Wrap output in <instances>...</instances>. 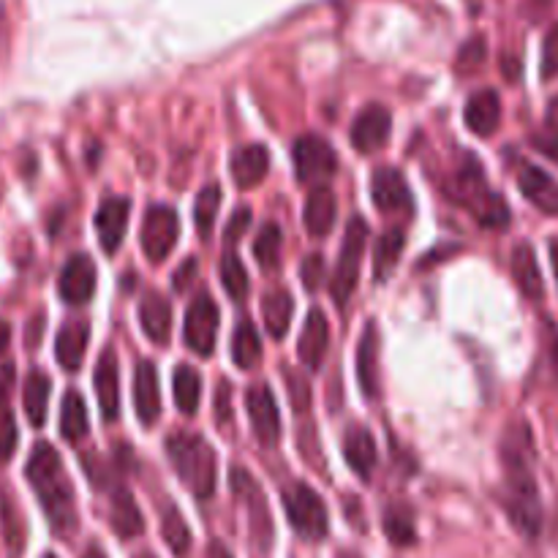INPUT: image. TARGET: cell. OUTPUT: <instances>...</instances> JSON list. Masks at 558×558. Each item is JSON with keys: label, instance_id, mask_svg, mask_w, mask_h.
Returning <instances> with one entry per match:
<instances>
[{"label": "cell", "instance_id": "680465c9", "mask_svg": "<svg viewBox=\"0 0 558 558\" xmlns=\"http://www.w3.org/2000/svg\"><path fill=\"white\" fill-rule=\"evenodd\" d=\"M41 558H58V556H54V554H44Z\"/></svg>", "mask_w": 558, "mask_h": 558}, {"label": "cell", "instance_id": "ffe728a7", "mask_svg": "<svg viewBox=\"0 0 558 558\" xmlns=\"http://www.w3.org/2000/svg\"><path fill=\"white\" fill-rule=\"evenodd\" d=\"M229 169H232L234 185L248 191L267 178V169H270V153H267L265 145H245L232 153V158H229Z\"/></svg>", "mask_w": 558, "mask_h": 558}, {"label": "cell", "instance_id": "277c9868", "mask_svg": "<svg viewBox=\"0 0 558 558\" xmlns=\"http://www.w3.org/2000/svg\"><path fill=\"white\" fill-rule=\"evenodd\" d=\"M169 463L178 472L180 483L196 496V499H210L216 494L218 483V458L216 450L202 439L199 434H189V430H174L167 441Z\"/></svg>", "mask_w": 558, "mask_h": 558}, {"label": "cell", "instance_id": "9a60e30c", "mask_svg": "<svg viewBox=\"0 0 558 558\" xmlns=\"http://www.w3.org/2000/svg\"><path fill=\"white\" fill-rule=\"evenodd\" d=\"M129 216H131V199L125 196H109L98 205L96 213V232H98V243L107 254H114L123 243L125 227H129Z\"/></svg>", "mask_w": 558, "mask_h": 558}, {"label": "cell", "instance_id": "681fc988", "mask_svg": "<svg viewBox=\"0 0 558 558\" xmlns=\"http://www.w3.org/2000/svg\"><path fill=\"white\" fill-rule=\"evenodd\" d=\"M213 414H216L218 423H227L229 420V381L221 379V387H218V396L213 401Z\"/></svg>", "mask_w": 558, "mask_h": 558}, {"label": "cell", "instance_id": "ab89813d", "mask_svg": "<svg viewBox=\"0 0 558 558\" xmlns=\"http://www.w3.org/2000/svg\"><path fill=\"white\" fill-rule=\"evenodd\" d=\"M161 534H163V539H167L169 548H172L178 556H183L185 550H189L191 532H189V526H185L183 515H180L174 507H167V510H163Z\"/></svg>", "mask_w": 558, "mask_h": 558}, {"label": "cell", "instance_id": "cb8c5ba5", "mask_svg": "<svg viewBox=\"0 0 558 558\" xmlns=\"http://www.w3.org/2000/svg\"><path fill=\"white\" fill-rule=\"evenodd\" d=\"M518 185H521L523 196H526L534 207H539V210L548 213V216H558V183L548 172L526 163V167L521 169V174H518Z\"/></svg>", "mask_w": 558, "mask_h": 558}, {"label": "cell", "instance_id": "9f6ffc18", "mask_svg": "<svg viewBox=\"0 0 558 558\" xmlns=\"http://www.w3.org/2000/svg\"><path fill=\"white\" fill-rule=\"evenodd\" d=\"M336 558H363L360 554H354V550H341Z\"/></svg>", "mask_w": 558, "mask_h": 558}, {"label": "cell", "instance_id": "e575fe53", "mask_svg": "<svg viewBox=\"0 0 558 558\" xmlns=\"http://www.w3.org/2000/svg\"><path fill=\"white\" fill-rule=\"evenodd\" d=\"M172 385H174V401H178V409L185 414V417H194L202 401L199 371H194L191 365H178Z\"/></svg>", "mask_w": 558, "mask_h": 558}, {"label": "cell", "instance_id": "d6a6232c", "mask_svg": "<svg viewBox=\"0 0 558 558\" xmlns=\"http://www.w3.org/2000/svg\"><path fill=\"white\" fill-rule=\"evenodd\" d=\"M60 436L71 441V445H76V441L87 436V409L76 390L65 392L63 407H60Z\"/></svg>", "mask_w": 558, "mask_h": 558}, {"label": "cell", "instance_id": "2e32d148", "mask_svg": "<svg viewBox=\"0 0 558 558\" xmlns=\"http://www.w3.org/2000/svg\"><path fill=\"white\" fill-rule=\"evenodd\" d=\"M93 385H96L98 409H101L104 423H114L120 414V390H118V354L112 347H107L98 357L96 374H93Z\"/></svg>", "mask_w": 558, "mask_h": 558}, {"label": "cell", "instance_id": "f546056e", "mask_svg": "<svg viewBox=\"0 0 558 558\" xmlns=\"http://www.w3.org/2000/svg\"><path fill=\"white\" fill-rule=\"evenodd\" d=\"M403 245H407V234H403L401 227H392L381 234L379 243H376V251H374L376 254L374 256L376 283H385L387 278L392 276V270H396L398 262H401Z\"/></svg>", "mask_w": 558, "mask_h": 558}, {"label": "cell", "instance_id": "4dcf8cb0", "mask_svg": "<svg viewBox=\"0 0 558 558\" xmlns=\"http://www.w3.org/2000/svg\"><path fill=\"white\" fill-rule=\"evenodd\" d=\"M381 526H385L387 539L398 548H409V545L417 543V521L407 505L387 507L385 515H381Z\"/></svg>", "mask_w": 558, "mask_h": 558}, {"label": "cell", "instance_id": "7dc6e473", "mask_svg": "<svg viewBox=\"0 0 558 558\" xmlns=\"http://www.w3.org/2000/svg\"><path fill=\"white\" fill-rule=\"evenodd\" d=\"M0 515H3V534H5V543L14 548V554H20L22 550V523L20 518H16V512L11 510V505L0 507Z\"/></svg>", "mask_w": 558, "mask_h": 558}, {"label": "cell", "instance_id": "c3c4849f", "mask_svg": "<svg viewBox=\"0 0 558 558\" xmlns=\"http://www.w3.org/2000/svg\"><path fill=\"white\" fill-rule=\"evenodd\" d=\"M196 270H199V265H196V259H185L183 265L178 267V272H174V276H172L174 292L183 294L185 289L191 287V281H194V278H196Z\"/></svg>", "mask_w": 558, "mask_h": 558}, {"label": "cell", "instance_id": "f6af8a7d", "mask_svg": "<svg viewBox=\"0 0 558 558\" xmlns=\"http://www.w3.org/2000/svg\"><path fill=\"white\" fill-rule=\"evenodd\" d=\"M543 80H554L558 76V22L548 31L543 44Z\"/></svg>", "mask_w": 558, "mask_h": 558}, {"label": "cell", "instance_id": "74e56055", "mask_svg": "<svg viewBox=\"0 0 558 558\" xmlns=\"http://www.w3.org/2000/svg\"><path fill=\"white\" fill-rule=\"evenodd\" d=\"M221 283L234 303L248 298V272H245L243 262L234 254V248H227L221 256Z\"/></svg>", "mask_w": 558, "mask_h": 558}, {"label": "cell", "instance_id": "3957f363", "mask_svg": "<svg viewBox=\"0 0 558 558\" xmlns=\"http://www.w3.org/2000/svg\"><path fill=\"white\" fill-rule=\"evenodd\" d=\"M452 199L458 205L469 207L472 216L477 218L483 227L488 229H505L510 227V205L505 202V196L496 194V191L488 189L485 183L483 163L474 156H463V161L458 163L456 172H452V183L447 185Z\"/></svg>", "mask_w": 558, "mask_h": 558}, {"label": "cell", "instance_id": "7bdbcfd3", "mask_svg": "<svg viewBox=\"0 0 558 558\" xmlns=\"http://www.w3.org/2000/svg\"><path fill=\"white\" fill-rule=\"evenodd\" d=\"M287 385H289V398H292L294 412H298V414L308 412V407H311L308 381H305L300 374H294V371H287Z\"/></svg>", "mask_w": 558, "mask_h": 558}, {"label": "cell", "instance_id": "d6986e66", "mask_svg": "<svg viewBox=\"0 0 558 558\" xmlns=\"http://www.w3.org/2000/svg\"><path fill=\"white\" fill-rule=\"evenodd\" d=\"M379 327L368 322L357 347V379L365 398H379Z\"/></svg>", "mask_w": 558, "mask_h": 558}, {"label": "cell", "instance_id": "f1b7e54d", "mask_svg": "<svg viewBox=\"0 0 558 558\" xmlns=\"http://www.w3.org/2000/svg\"><path fill=\"white\" fill-rule=\"evenodd\" d=\"M294 314V300L287 289H272L265 294V303H262V316H265V327L276 341H281L289 332Z\"/></svg>", "mask_w": 558, "mask_h": 558}, {"label": "cell", "instance_id": "7402d4cb", "mask_svg": "<svg viewBox=\"0 0 558 558\" xmlns=\"http://www.w3.org/2000/svg\"><path fill=\"white\" fill-rule=\"evenodd\" d=\"M87 341H90V325L85 319H71L69 325L60 327L58 338H54V357H58L60 368L71 371V374L80 371Z\"/></svg>", "mask_w": 558, "mask_h": 558}, {"label": "cell", "instance_id": "11a10c76", "mask_svg": "<svg viewBox=\"0 0 558 558\" xmlns=\"http://www.w3.org/2000/svg\"><path fill=\"white\" fill-rule=\"evenodd\" d=\"M82 558H107V556L101 554V548H96V545H93V548L85 550V556H82Z\"/></svg>", "mask_w": 558, "mask_h": 558}, {"label": "cell", "instance_id": "f907efd6", "mask_svg": "<svg viewBox=\"0 0 558 558\" xmlns=\"http://www.w3.org/2000/svg\"><path fill=\"white\" fill-rule=\"evenodd\" d=\"M545 341H548V352H550V365H554L556 376H558V330L554 325H545Z\"/></svg>", "mask_w": 558, "mask_h": 558}, {"label": "cell", "instance_id": "836d02e7", "mask_svg": "<svg viewBox=\"0 0 558 558\" xmlns=\"http://www.w3.org/2000/svg\"><path fill=\"white\" fill-rule=\"evenodd\" d=\"M11 379H14V368L5 365L0 371V461H9L16 450V423L9 401H5V396L11 390Z\"/></svg>", "mask_w": 558, "mask_h": 558}, {"label": "cell", "instance_id": "484cf974", "mask_svg": "<svg viewBox=\"0 0 558 558\" xmlns=\"http://www.w3.org/2000/svg\"><path fill=\"white\" fill-rule=\"evenodd\" d=\"M140 325L142 332L153 343H158V347L169 343V332H172V305H169V300H163L158 292L147 294L140 303Z\"/></svg>", "mask_w": 558, "mask_h": 558}, {"label": "cell", "instance_id": "30bf717a", "mask_svg": "<svg viewBox=\"0 0 558 558\" xmlns=\"http://www.w3.org/2000/svg\"><path fill=\"white\" fill-rule=\"evenodd\" d=\"M185 347L199 357H210L216 349L218 338V305L213 303L210 294L202 292L194 303L185 311V325H183Z\"/></svg>", "mask_w": 558, "mask_h": 558}, {"label": "cell", "instance_id": "603a6c76", "mask_svg": "<svg viewBox=\"0 0 558 558\" xmlns=\"http://www.w3.org/2000/svg\"><path fill=\"white\" fill-rule=\"evenodd\" d=\"M343 458H347V463L360 480H371L376 461H379V450H376V441L368 428L354 425V428L347 430V436H343Z\"/></svg>", "mask_w": 558, "mask_h": 558}, {"label": "cell", "instance_id": "44dd1931", "mask_svg": "<svg viewBox=\"0 0 558 558\" xmlns=\"http://www.w3.org/2000/svg\"><path fill=\"white\" fill-rule=\"evenodd\" d=\"M463 120H466L469 131L477 136H490L501 123V98L499 93L485 87L469 96L466 109H463Z\"/></svg>", "mask_w": 558, "mask_h": 558}, {"label": "cell", "instance_id": "83f0119b", "mask_svg": "<svg viewBox=\"0 0 558 558\" xmlns=\"http://www.w3.org/2000/svg\"><path fill=\"white\" fill-rule=\"evenodd\" d=\"M109 523H112L114 534L123 539L140 537L142 529H145V521H142V512L136 507L131 490L118 488L109 499Z\"/></svg>", "mask_w": 558, "mask_h": 558}, {"label": "cell", "instance_id": "5b68a950", "mask_svg": "<svg viewBox=\"0 0 558 558\" xmlns=\"http://www.w3.org/2000/svg\"><path fill=\"white\" fill-rule=\"evenodd\" d=\"M283 510H287L289 523H292L294 534L308 543H319L330 532V515H327V507L322 501V496L316 494L311 485L305 483H292L283 490Z\"/></svg>", "mask_w": 558, "mask_h": 558}, {"label": "cell", "instance_id": "4fadbf2b", "mask_svg": "<svg viewBox=\"0 0 558 558\" xmlns=\"http://www.w3.org/2000/svg\"><path fill=\"white\" fill-rule=\"evenodd\" d=\"M371 196L374 205L385 213H412L414 210V196L409 191L407 178L401 169L396 167H379L371 178Z\"/></svg>", "mask_w": 558, "mask_h": 558}, {"label": "cell", "instance_id": "d4e9b609", "mask_svg": "<svg viewBox=\"0 0 558 558\" xmlns=\"http://www.w3.org/2000/svg\"><path fill=\"white\" fill-rule=\"evenodd\" d=\"M336 216L338 202L332 191L325 189V185H316L308 194V202H305V229H308L311 238H327L332 227H336Z\"/></svg>", "mask_w": 558, "mask_h": 558}, {"label": "cell", "instance_id": "8992f818", "mask_svg": "<svg viewBox=\"0 0 558 558\" xmlns=\"http://www.w3.org/2000/svg\"><path fill=\"white\" fill-rule=\"evenodd\" d=\"M368 223L363 218H352L347 227V234H343L341 254H338L336 276H332L330 292L332 300H336L338 308H347L349 300H352L354 289H357L360 278V262H363L365 243H368Z\"/></svg>", "mask_w": 558, "mask_h": 558}, {"label": "cell", "instance_id": "8fae6325", "mask_svg": "<svg viewBox=\"0 0 558 558\" xmlns=\"http://www.w3.org/2000/svg\"><path fill=\"white\" fill-rule=\"evenodd\" d=\"M245 412L259 445L276 447L281 439V414L267 385H251L245 392Z\"/></svg>", "mask_w": 558, "mask_h": 558}, {"label": "cell", "instance_id": "8d00e7d4", "mask_svg": "<svg viewBox=\"0 0 558 558\" xmlns=\"http://www.w3.org/2000/svg\"><path fill=\"white\" fill-rule=\"evenodd\" d=\"M281 248H283V232L278 223H265L254 240V259L262 270L272 272L281 267Z\"/></svg>", "mask_w": 558, "mask_h": 558}, {"label": "cell", "instance_id": "7a4b0ae2", "mask_svg": "<svg viewBox=\"0 0 558 558\" xmlns=\"http://www.w3.org/2000/svg\"><path fill=\"white\" fill-rule=\"evenodd\" d=\"M25 477L31 483L33 494H36L38 505H41L44 515H47L49 529L54 537L71 539L80 529V515H76V494L71 485L69 474H65L63 461L54 452L52 445L41 441L33 447L31 458L25 463Z\"/></svg>", "mask_w": 558, "mask_h": 558}, {"label": "cell", "instance_id": "f5cc1de1", "mask_svg": "<svg viewBox=\"0 0 558 558\" xmlns=\"http://www.w3.org/2000/svg\"><path fill=\"white\" fill-rule=\"evenodd\" d=\"M9 341H11V327H9V322L0 319V354L5 352V347H9Z\"/></svg>", "mask_w": 558, "mask_h": 558}, {"label": "cell", "instance_id": "b9f144b4", "mask_svg": "<svg viewBox=\"0 0 558 558\" xmlns=\"http://www.w3.org/2000/svg\"><path fill=\"white\" fill-rule=\"evenodd\" d=\"M300 278H303L308 292H316V289L322 287V281H325V256L322 254L305 256L303 265H300Z\"/></svg>", "mask_w": 558, "mask_h": 558}, {"label": "cell", "instance_id": "816d5d0a", "mask_svg": "<svg viewBox=\"0 0 558 558\" xmlns=\"http://www.w3.org/2000/svg\"><path fill=\"white\" fill-rule=\"evenodd\" d=\"M207 558H232V554L227 550V545L210 543V548H207Z\"/></svg>", "mask_w": 558, "mask_h": 558}, {"label": "cell", "instance_id": "52a82bcc", "mask_svg": "<svg viewBox=\"0 0 558 558\" xmlns=\"http://www.w3.org/2000/svg\"><path fill=\"white\" fill-rule=\"evenodd\" d=\"M180 234V218L174 213V207L169 205H150L147 207L145 218H142L140 229V245L145 251L147 262L153 265H161L172 248L178 245Z\"/></svg>", "mask_w": 558, "mask_h": 558}, {"label": "cell", "instance_id": "db71d44e", "mask_svg": "<svg viewBox=\"0 0 558 558\" xmlns=\"http://www.w3.org/2000/svg\"><path fill=\"white\" fill-rule=\"evenodd\" d=\"M550 265H554L556 281H558V240H554V243H550Z\"/></svg>", "mask_w": 558, "mask_h": 558}, {"label": "cell", "instance_id": "5bb4252c", "mask_svg": "<svg viewBox=\"0 0 558 558\" xmlns=\"http://www.w3.org/2000/svg\"><path fill=\"white\" fill-rule=\"evenodd\" d=\"M60 298L69 305H85L96 294V265L87 254H74L60 270Z\"/></svg>", "mask_w": 558, "mask_h": 558}, {"label": "cell", "instance_id": "d590c367", "mask_svg": "<svg viewBox=\"0 0 558 558\" xmlns=\"http://www.w3.org/2000/svg\"><path fill=\"white\" fill-rule=\"evenodd\" d=\"M232 360L243 371H251L262 360V341L259 332L254 330L248 319L240 322L232 332Z\"/></svg>", "mask_w": 558, "mask_h": 558}, {"label": "cell", "instance_id": "e0dca14e", "mask_svg": "<svg viewBox=\"0 0 558 558\" xmlns=\"http://www.w3.org/2000/svg\"><path fill=\"white\" fill-rule=\"evenodd\" d=\"M134 407L142 425H156L161 417V390L153 360H142L134 374Z\"/></svg>", "mask_w": 558, "mask_h": 558}, {"label": "cell", "instance_id": "60d3db41", "mask_svg": "<svg viewBox=\"0 0 558 558\" xmlns=\"http://www.w3.org/2000/svg\"><path fill=\"white\" fill-rule=\"evenodd\" d=\"M483 60H485V38H472L466 47L458 52L456 60V71L458 74H474L477 69H483Z\"/></svg>", "mask_w": 558, "mask_h": 558}, {"label": "cell", "instance_id": "1f68e13d", "mask_svg": "<svg viewBox=\"0 0 558 558\" xmlns=\"http://www.w3.org/2000/svg\"><path fill=\"white\" fill-rule=\"evenodd\" d=\"M49 390H52V381L41 371H33L25 379V392H22V401H25V414L31 420V425L41 428L44 420H47V403H49Z\"/></svg>", "mask_w": 558, "mask_h": 558}, {"label": "cell", "instance_id": "6da1fadb", "mask_svg": "<svg viewBox=\"0 0 558 558\" xmlns=\"http://www.w3.org/2000/svg\"><path fill=\"white\" fill-rule=\"evenodd\" d=\"M501 461L507 469L505 507L512 526L526 537L543 532V501H539L537 480L532 474L534 445L526 423H512L501 441Z\"/></svg>", "mask_w": 558, "mask_h": 558}, {"label": "cell", "instance_id": "ac0fdd59", "mask_svg": "<svg viewBox=\"0 0 558 558\" xmlns=\"http://www.w3.org/2000/svg\"><path fill=\"white\" fill-rule=\"evenodd\" d=\"M327 349H330V325H327V316L314 308L308 314V319H305L303 332H300L298 354L305 368L319 371L327 357Z\"/></svg>", "mask_w": 558, "mask_h": 558}, {"label": "cell", "instance_id": "ee69618b", "mask_svg": "<svg viewBox=\"0 0 558 558\" xmlns=\"http://www.w3.org/2000/svg\"><path fill=\"white\" fill-rule=\"evenodd\" d=\"M532 145L537 147L543 156H548L550 161L558 163V123L556 120H550L548 125H543V131L532 134Z\"/></svg>", "mask_w": 558, "mask_h": 558}, {"label": "cell", "instance_id": "bcb514c9", "mask_svg": "<svg viewBox=\"0 0 558 558\" xmlns=\"http://www.w3.org/2000/svg\"><path fill=\"white\" fill-rule=\"evenodd\" d=\"M248 227H251V210L248 207H238V210L232 213V218H229L227 229H223V243H227V248H234V243H240V238H243Z\"/></svg>", "mask_w": 558, "mask_h": 558}, {"label": "cell", "instance_id": "7c38bea8", "mask_svg": "<svg viewBox=\"0 0 558 558\" xmlns=\"http://www.w3.org/2000/svg\"><path fill=\"white\" fill-rule=\"evenodd\" d=\"M392 134V114L387 112L381 104H368L363 112L354 118L352 131H349V140H352L354 150L368 156L376 153L379 147H385V142Z\"/></svg>", "mask_w": 558, "mask_h": 558}, {"label": "cell", "instance_id": "4316f807", "mask_svg": "<svg viewBox=\"0 0 558 558\" xmlns=\"http://www.w3.org/2000/svg\"><path fill=\"white\" fill-rule=\"evenodd\" d=\"M512 278H515L518 289H521L529 300H543V272H539L537 254H534V248L529 243H518L515 248H512Z\"/></svg>", "mask_w": 558, "mask_h": 558}, {"label": "cell", "instance_id": "6f0895ef", "mask_svg": "<svg viewBox=\"0 0 558 558\" xmlns=\"http://www.w3.org/2000/svg\"><path fill=\"white\" fill-rule=\"evenodd\" d=\"M136 558H156V556H150V554H142V556H136Z\"/></svg>", "mask_w": 558, "mask_h": 558}, {"label": "cell", "instance_id": "f35d334b", "mask_svg": "<svg viewBox=\"0 0 558 558\" xmlns=\"http://www.w3.org/2000/svg\"><path fill=\"white\" fill-rule=\"evenodd\" d=\"M221 185H205V189L199 191V196H196L194 202V221H196V229H199L202 238H210L213 232V223H216V216H218V207H221Z\"/></svg>", "mask_w": 558, "mask_h": 558}, {"label": "cell", "instance_id": "9c48e42d", "mask_svg": "<svg viewBox=\"0 0 558 558\" xmlns=\"http://www.w3.org/2000/svg\"><path fill=\"white\" fill-rule=\"evenodd\" d=\"M292 161L300 183H322V180H330L338 169L332 145L316 134H305L294 142Z\"/></svg>", "mask_w": 558, "mask_h": 558}, {"label": "cell", "instance_id": "ba28073f", "mask_svg": "<svg viewBox=\"0 0 558 558\" xmlns=\"http://www.w3.org/2000/svg\"><path fill=\"white\" fill-rule=\"evenodd\" d=\"M229 483H232V494L248 507V523H251V537H254V543L259 545L262 550L270 548L272 515H270V507H267L265 494H262V488L256 485V480L251 477L243 466H234Z\"/></svg>", "mask_w": 558, "mask_h": 558}]
</instances>
